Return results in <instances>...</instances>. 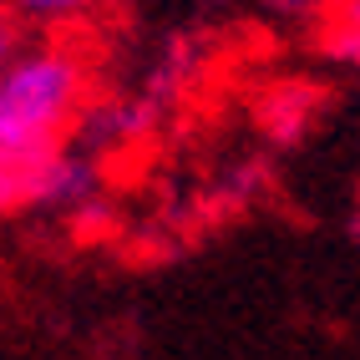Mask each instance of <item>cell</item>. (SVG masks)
Masks as SVG:
<instances>
[{
	"instance_id": "obj_2",
	"label": "cell",
	"mask_w": 360,
	"mask_h": 360,
	"mask_svg": "<svg viewBox=\"0 0 360 360\" xmlns=\"http://www.w3.org/2000/svg\"><path fill=\"white\" fill-rule=\"evenodd\" d=\"M20 178H26V203L77 208V203H91V193H97V173L82 158H71L66 148H56L51 158H41L31 167H20Z\"/></svg>"
},
{
	"instance_id": "obj_4",
	"label": "cell",
	"mask_w": 360,
	"mask_h": 360,
	"mask_svg": "<svg viewBox=\"0 0 360 360\" xmlns=\"http://www.w3.org/2000/svg\"><path fill=\"white\" fill-rule=\"evenodd\" d=\"M6 6L20 15V20H71V15H82V11H91L97 0H6Z\"/></svg>"
},
{
	"instance_id": "obj_1",
	"label": "cell",
	"mask_w": 360,
	"mask_h": 360,
	"mask_svg": "<svg viewBox=\"0 0 360 360\" xmlns=\"http://www.w3.org/2000/svg\"><path fill=\"white\" fill-rule=\"evenodd\" d=\"M91 102V56L77 41L20 46L0 71V162L31 167L66 148Z\"/></svg>"
},
{
	"instance_id": "obj_5",
	"label": "cell",
	"mask_w": 360,
	"mask_h": 360,
	"mask_svg": "<svg viewBox=\"0 0 360 360\" xmlns=\"http://www.w3.org/2000/svg\"><path fill=\"white\" fill-rule=\"evenodd\" d=\"M26 46V20H20L11 6H0V71L11 66V56Z\"/></svg>"
},
{
	"instance_id": "obj_6",
	"label": "cell",
	"mask_w": 360,
	"mask_h": 360,
	"mask_svg": "<svg viewBox=\"0 0 360 360\" xmlns=\"http://www.w3.org/2000/svg\"><path fill=\"white\" fill-rule=\"evenodd\" d=\"M11 208H26V178H20V167L0 162V213Z\"/></svg>"
},
{
	"instance_id": "obj_3",
	"label": "cell",
	"mask_w": 360,
	"mask_h": 360,
	"mask_svg": "<svg viewBox=\"0 0 360 360\" xmlns=\"http://www.w3.org/2000/svg\"><path fill=\"white\" fill-rule=\"evenodd\" d=\"M325 46L340 61L360 66V0H335V20L325 31Z\"/></svg>"
}]
</instances>
